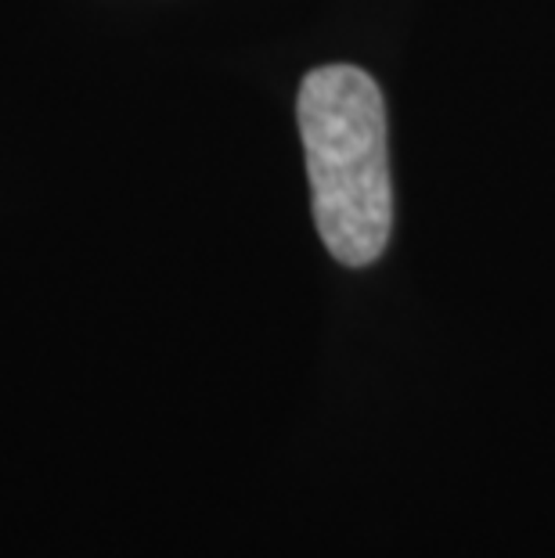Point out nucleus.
<instances>
[{
  "mask_svg": "<svg viewBox=\"0 0 555 558\" xmlns=\"http://www.w3.org/2000/svg\"><path fill=\"white\" fill-rule=\"evenodd\" d=\"M317 239L342 267H369L394 231L383 90L358 65H322L297 94Z\"/></svg>",
  "mask_w": 555,
  "mask_h": 558,
  "instance_id": "obj_1",
  "label": "nucleus"
}]
</instances>
